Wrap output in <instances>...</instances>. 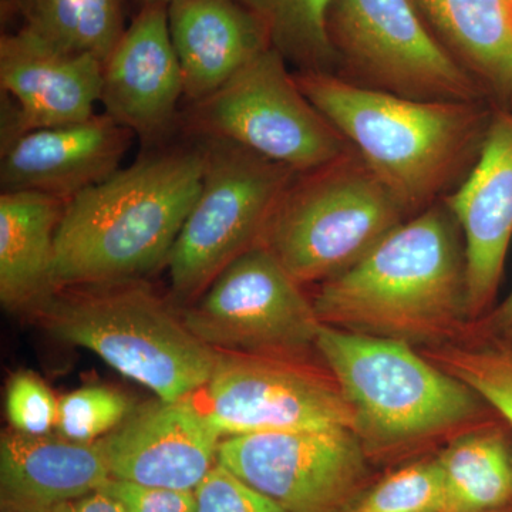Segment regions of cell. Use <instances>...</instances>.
I'll return each mask as SVG.
<instances>
[{"label": "cell", "mask_w": 512, "mask_h": 512, "mask_svg": "<svg viewBox=\"0 0 512 512\" xmlns=\"http://www.w3.org/2000/svg\"><path fill=\"white\" fill-rule=\"evenodd\" d=\"M134 134L111 119L23 134L2 148V191H32L69 201L120 170Z\"/></svg>", "instance_id": "17"}, {"label": "cell", "mask_w": 512, "mask_h": 512, "mask_svg": "<svg viewBox=\"0 0 512 512\" xmlns=\"http://www.w3.org/2000/svg\"><path fill=\"white\" fill-rule=\"evenodd\" d=\"M443 474L440 512H494L512 501V454L498 431L457 437L437 457Z\"/></svg>", "instance_id": "22"}, {"label": "cell", "mask_w": 512, "mask_h": 512, "mask_svg": "<svg viewBox=\"0 0 512 512\" xmlns=\"http://www.w3.org/2000/svg\"><path fill=\"white\" fill-rule=\"evenodd\" d=\"M316 352L355 414L369 457L460 429L483 409L470 387L406 343L322 323Z\"/></svg>", "instance_id": "5"}, {"label": "cell", "mask_w": 512, "mask_h": 512, "mask_svg": "<svg viewBox=\"0 0 512 512\" xmlns=\"http://www.w3.org/2000/svg\"><path fill=\"white\" fill-rule=\"evenodd\" d=\"M20 3L22 0H0V18L3 23L18 18Z\"/></svg>", "instance_id": "33"}, {"label": "cell", "mask_w": 512, "mask_h": 512, "mask_svg": "<svg viewBox=\"0 0 512 512\" xmlns=\"http://www.w3.org/2000/svg\"><path fill=\"white\" fill-rule=\"evenodd\" d=\"M204 174L170 258L171 291L195 301L239 255L262 244L296 173L224 138L200 137Z\"/></svg>", "instance_id": "7"}, {"label": "cell", "mask_w": 512, "mask_h": 512, "mask_svg": "<svg viewBox=\"0 0 512 512\" xmlns=\"http://www.w3.org/2000/svg\"><path fill=\"white\" fill-rule=\"evenodd\" d=\"M448 55L512 113L511 0H414Z\"/></svg>", "instance_id": "21"}, {"label": "cell", "mask_w": 512, "mask_h": 512, "mask_svg": "<svg viewBox=\"0 0 512 512\" xmlns=\"http://www.w3.org/2000/svg\"><path fill=\"white\" fill-rule=\"evenodd\" d=\"M167 16L191 103L217 92L272 47L264 25L238 0H173Z\"/></svg>", "instance_id": "19"}, {"label": "cell", "mask_w": 512, "mask_h": 512, "mask_svg": "<svg viewBox=\"0 0 512 512\" xmlns=\"http://www.w3.org/2000/svg\"><path fill=\"white\" fill-rule=\"evenodd\" d=\"M202 174L198 144L140 158L66 201L56 235L55 288L138 281L167 265Z\"/></svg>", "instance_id": "2"}, {"label": "cell", "mask_w": 512, "mask_h": 512, "mask_svg": "<svg viewBox=\"0 0 512 512\" xmlns=\"http://www.w3.org/2000/svg\"><path fill=\"white\" fill-rule=\"evenodd\" d=\"M183 319L215 352L301 362L322 326L302 285L264 244L222 269Z\"/></svg>", "instance_id": "10"}, {"label": "cell", "mask_w": 512, "mask_h": 512, "mask_svg": "<svg viewBox=\"0 0 512 512\" xmlns=\"http://www.w3.org/2000/svg\"><path fill=\"white\" fill-rule=\"evenodd\" d=\"M33 312L53 338L90 350L168 402L201 392L217 362L143 279L56 289Z\"/></svg>", "instance_id": "4"}, {"label": "cell", "mask_w": 512, "mask_h": 512, "mask_svg": "<svg viewBox=\"0 0 512 512\" xmlns=\"http://www.w3.org/2000/svg\"><path fill=\"white\" fill-rule=\"evenodd\" d=\"M56 399L50 387L33 372H18L6 387V414L12 430L26 434H49L56 429Z\"/></svg>", "instance_id": "28"}, {"label": "cell", "mask_w": 512, "mask_h": 512, "mask_svg": "<svg viewBox=\"0 0 512 512\" xmlns=\"http://www.w3.org/2000/svg\"><path fill=\"white\" fill-rule=\"evenodd\" d=\"M195 495V512H289L254 488L242 483L220 464H217L202 481L200 487L195 490Z\"/></svg>", "instance_id": "29"}, {"label": "cell", "mask_w": 512, "mask_h": 512, "mask_svg": "<svg viewBox=\"0 0 512 512\" xmlns=\"http://www.w3.org/2000/svg\"><path fill=\"white\" fill-rule=\"evenodd\" d=\"M409 214L353 150L295 175L262 244L296 282L322 284L357 264Z\"/></svg>", "instance_id": "6"}, {"label": "cell", "mask_w": 512, "mask_h": 512, "mask_svg": "<svg viewBox=\"0 0 512 512\" xmlns=\"http://www.w3.org/2000/svg\"><path fill=\"white\" fill-rule=\"evenodd\" d=\"M494 512H504L503 510H500V511H494Z\"/></svg>", "instance_id": "35"}, {"label": "cell", "mask_w": 512, "mask_h": 512, "mask_svg": "<svg viewBox=\"0 0 512 512\" xmlns=\"http://www.w3.org/2000/svg\"><path fill=\"white\" fill-rule=\"evenodd\" d=\"M268 33L272 49L298 72L338 73L328 33L333 0H238Z\"/></svg>", "instance_id": "24"}, {"label": "cell", "mask_w": 512, "mask_h": 512, "mask_svg": "<svg viewBox=\"0 0 512 512\" xmlns=\"http://www.w3.org/2000/svg\"><path fill=\"white\" fill-rule=\"evenodd\" d=\"M53 512H127L110 494L103 490L93 491V493L83 495L76 500L69 501L57 507Z\"/></svg>", "instance_id": "31"}, {"label": "cell", "mask_w": 512, "mask_h": 512, "mask_svg": "<svg viewBox=\"0 0 512 512\" xmlns=\"http://www.w3.org/2000/svg\"><path fill=\"white\" fill-rule=\"evenodd\" d=\"M446 205L464 235L473 322L494 301L512 237V113L495 117L476 167Z\"/></svg>", "instance_id": "16"}, {"label": "cell", "mask_w": 512, "mask_h": 512, "mask_svg": "<svg viewBox=\"0 0 512 512\" xmlns=\"http://www.w3.org/2000/svg\"><path fill=\"white\" fill-rule=\"evenodd\" d=\"M490 328L494 332H512V289L501 305L491 313Z\"/></svg>", "instance_id": "32"}, {"label": "cell", "mask_w": 512, "mask_h": 512, "mask_svg": "<svg viewBox=\"0 0 512 512\" xmlns=\"http://www.w3.org/2000/svg\"><path fill=\"white\" fill-rule=\"evenodd\" d=\"M66 201L32 191L0 195V302L35 311L56 291V235Z\"/></svg>", "instance_id": "20"}, {"label": "cell", "mask_w": 512, "mask_h": 512, "mask_svg": "<svg viewBox=\"0 0 512 512\" xmlns=\"http://www.w3.org/2000/svg\"><path fill=\"white\" fill-rule=\"evenodd\" d=\"M424 356L470 387L512 426V346L453 342L426 349Z\"/></svg>", "instance_id": "25"}, {"label": "cell", "mask_w": 512, "mask_h": 512, "mask_svg": "<svg viewBox=\"0 0 512 512\" xmlns=\"http://www.w3.org/2000/svg\"><path fill=\"white\" fill-rule=\"evenodd\" d=\"M443 474L437 458L420 461L366 488L346 512H440Z\"/></svg>", "instance_id": "26"}, {"label": "cell", "mask_w": 512, "mask_h": 512, "mask_svg": "<svg viewBox=\"0 0 512 512\" xmlns=\"http://www.w3.org/2000/svg\"><path fill=\"white\" fill-rule=\"evenodd\" d=\"M127 0H22L20 29L73 55L106 62L126 30Z\"/></svg>", "instance_id": "23"}, {"label": "cell", "mask_w": 512, "mask_h": 512, "mask_svg": "<svg viewBox=\"0 0 512 512\" xmlns=\"http://www.w3.org/2000/svg\"><path fill=\"white\" fill-rule=\"evenodd\" d=\"M2 512H8V511H2Z\"/></svg>", "instance_id": "36"}, {"label": "cell", "mask_w": 512, "mask_h": 512, "mask_svg": "<svg viewBox=\"0 0 512 512\" xmlns=\"http://www.w3.org/2000/svg\"><path fill=\"white\" fill-rule=\"evenodd\" d=\"M367 456L349 427L225 437L218 464L289 512H346L366 490Z\"/></svg>", "instance_id": "11"}, {"label": "cell", "mask_w": 512, "mask_h": 512, "mask_svg": "<svg viewBox=\"0 0 512 512\" xmlns=\"http://www.w3.org/2000/svg\"><path fill=\"white\" fill-rule=\"evenodd\" d=\"M110 494L127 512H195V491L173 490V488L151 487L133 481L109 478L100 488Z\"/></svg>", "instance_id": "30"}, {"label": "cell", "mask_w": 512, "mask_h": 512, "mask_svg": "<svg viewBox=\"0 0 512 512\" xmlns=\"http://www.w3.org/2000/svg\"><path fill=\"white\" fill-rule=\"evenodd\" d=\"M194 396L131 410L101 439L111 478L195 491L218 464L224 436Z\"/></svg>", "instance_id": "13"}, {"label": "cell", "mask_w": 512, "mask_h": 512, "mask_svg": "<svg viewBox=\"0 0 512 512\" xmlns=\"http://www.w3.org/2000/svg\"><path fill=\"white\" fill-rule=\"evenodd\" d=\"M295 79L409 212L421 210L446 187L483 123L478 101L409 99L336 73L298 72Z\"/></svg>", "instance_id": "3"}, {"label": "cell", "mask_w": 512, "mask_h": 512, "mask_svg": "<svg viewBox=\"0 0 512 512\" xmlns=\"http://www.w3.org/2000/svg\"><path fill=\"white\" fill-rule=\"evenodd\" d=\"M511 5H512V0H511Z\"/></svg>", "instance_id": "37"}, {"label": "cell", "mask_w": 512, "mask_h": 512, "mask_svg": "<svg viewBox=\"0 0 512 512\" xmlns=\"http://www.w3.org/2000/svg\"><path fill=\"white\" fill-rule=\"evenodd\" d=\"M185 124L197 136L232 141L296 174L318 170L353 151L272 47L217 92L191 103Z\"/></svg>", "instance_id": "8"}, {"label": "cell", "mask_w": 512, "mask_h": 512, "mask_svg": "<svg viewBox=\"0 0 512 512\" xmlns=\"http://www.w3.org/2000/svg\"><path fill=\"white\" fill-rule=\"evenodd\" d=\"M448 207L427 208L386 235L352 268L322 282L323 325L439 348L471 322L466 254Z\"/></svg>", "instance_id": "1"}, {"label": "cell", "mask_w": 512, "mask_h": 512, "mask_svg": "<svg viewBox=\"0 0 512 512\" xmlns=\"http://www.w3.org/2000/svg\"><path fill=\"white\" fill-rule=\"evenodd\" d=\"M101 441L5 431L0 437V504L8 512H53L100 490L110 478Z\"/></svg>", "instance_id": "18"}, {"label": "cell", "mask_w": 512, "mask_h": 512, "mask_svg": "<svg viewBox=\"0 0 512 512\" xmlns=\"http://www.w3.org/2000/svg\"><path fill=\"white\" fill-rule=\"evenodd\" d=\"M183 96L167 6H143L103 63L104 113L141 140L154 141L173 126Z\"/></svg>", "instance_id": "15"}, {"label": "cell", "mask_w": 512, "mask_h": 512, "mask_svg": "<svg viewBox=\"0 0 512 512\" xmlns=\"http://www.w3.org/2000/svg\"><path fill=\"white\" fill-rule=\"evenodd\" d=\"M103 62L46 45L19 29L0 37L2 148L30 131L89 120L100 101Z\"/></svg>", "instance_id": "14"}, {"label": "cell", "mask_w": 512, "mask_h": 512, "mask_svg": "<svg viewBox=\"0 0 512 512\" xmlns=\"http://www.w3.org/2000/svg\"><path fill=\"white\" fill-rule=\"evenodd\" d=\"M328 33L338 70L357 84L424 101L480 99V86L431 35L414 0H333Z\"/></svg>", "instance_id": "9"}, {"label": "cell", "mask_w": 512, "mask_h": 512, "mask_svg": "<svg viewBox=\"0 0 512 512\" xmlns=\"http://www.w3.org/2000/svg\"><path fill=\"white\" fill-rule=\"evenodd\" d=\"M202 409L222 436L349 427L355 414L333 376L301 360L218 352Z\"/></svg>", "instance_id": "12"}, {"label": "cell", "mask_w": 512, "mask_h": 512, "mask_svg": "<svg viewBox=\"0 0 512 512\" xmlns=\"http://www.w3.org/2000/svg\"><path fill=\"white\" fill-rule=\"evenodd\" d=\"M126 396L104 386H89L59 399L57 434L80 443H94L116 430L131 413Z\"/></svg>", "instance_id": "27"}, {"label": "cell", "mask_w": 512, "mask_h": 512, "mask_svg": "<svg viewBox=\"0 0 512 512\" xmlns=\"http://www.w3.org/2000/svg\"><path fill=\"white\" fill-rule=\"evenodd\" d=\"M511 335H512V332H511ZM512 346V345H511Z\"/></svg>", "instance_id": "38"}, {"label": "cell", "mask_w": 512, "mask_h": 512, "mask_svg": "<svg viewBox=\"0 0 512 512\" xmlns=\"http://www.w3.org/2000/svg\"><path fill=\"white\" fill-rule=\"evenodd\" d=\"M138 2H140V8H143V6L151 5L168 6L171 2H173V0H138Z\"/></svg>", "instance_id": "34"}]
</instances>
